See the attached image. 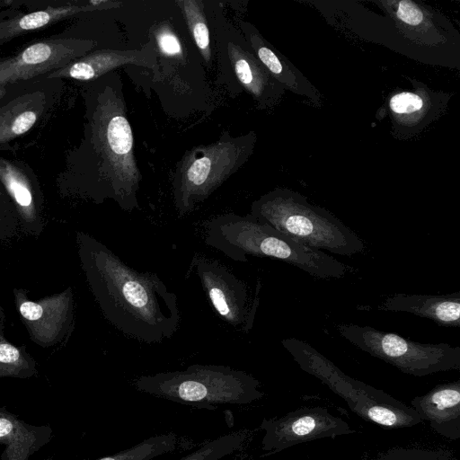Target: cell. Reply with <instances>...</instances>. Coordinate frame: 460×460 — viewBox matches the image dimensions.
<instances>
[{
    "label": "cell",
    "instance_id": "6da1fadb",
    "mask_svg": "<svg viewBox=\"0 0 460 460\" xmlns=\"http://www.w3.org/2000/svg\"><path fill=\"white\" fill-rule=\"evenodd\" d=\"M84 98V136L66 153L65 168L56 178L58 191L62 197L89 199L96 204L111 199L131 212L138 208L140 172L123 102L102 83L90 85Z\"/></svg>",
    "mask_w": 460,
    "mask_h": 460
},
{
    "label": "cell",
    "instance_id": "7a4b0ae2",
    "mask_svg": "<svg viewBox=\"0 0 460 460\" xmlns=\"http://www.w3.org/2000/svg\"><path fill=\"white\" fill-rule=\"evenodd\" d=\"M75 242L87 285L112 326L146 344L174 335L181 322L177 296L156 273L131 268L87 233L77 231Z\"/></svg>",
    "mask_w": 460,
    "mask_h": 460
},
{
    "label": "cell",
    "instance_id": "3957f363",
    "mask_svg": "<svg viewBox=\"0 0 460 460\" xmlns=\"http://www.w3.org/2000/svg\"><path fill=\"white\" fill-rule=\"evenodd\" d=\"M204 242L229 259L247 262L248 256L269 257L289 263L320 279H341L347 265L325 252L308 247L251 214L218 215L205 226Z\"/></svg>",
    "mask_w": 460,
    "mask_h": 460
},
{
    "label": "cell",
    "instance_id": "277c9868",
    "mask_svg": "<svg viewBox=\"0 0 460 460\" xmlns=\"http://www.w3.org/2000/svg\"><path fill=\"white\" fill-rule=\"evenodd\" d=\"M250 214L296 241L316 250L353 256L365 248L354 231L324 208L287 188H276L253 201Z\"/></svg>",
    "mask_w": 460,
    "mask_h": 460
},
{
    "label": "cell",
    "instance_id": "5b68a950",
    "mask_svg": "<svg viewBox=\"0 0 460 460\" xmlns=\"http://www.w3.org/2000/svg\"><path fill=\"white\" fill-rule=\"evenodd\" d=\"M134 386L156 397L208 410L218 404H247L264 396L254 376L222 365L193 364L184 370L140 376Z\"/></svg>",
    "mask_w": 460,
    "mask_h": 460
},
{
    "label": "cell",
    "instance_id": "8992f818",
    "mask_svg": "<svg viewBox=\"0 0 460 460\" xmlns=\"http://www.w3.org/2000/svg\"><path fill=\"white\" fill-rule=\"evenodd\" d=\"M281 344L302 370L325 384L365 420L386 429L409 428L422 421L413 408L380 389L347 376L305 341L288 338L283 339Z\"/></svg>",
    "mask_w": 460,
    "mask_h": 460
},
{
    "label": "cell",
    "instance_id": "52a82bcc",
    "mask_svg": "<svg viewBox=\"0 0 460 460\" xmlns=\"http://www.w3.org/2000/svg\"><path fill=\"white\" fill-rule=\"evenodd\" d=\"M256 135L223 137L186 154L172 177V195L177 215L191 213L235 172L252 154Z\"/></svg>",
    "mask_w": 460,
    "mask_h": 460
},
{
    "label": "cell",
    "instance_id": "ba28073f",
    "mask_svg": "<svg viewBox=\"0 0 460 460\" xmlns=\"http://www.w3.org/2000/svg\"><path fill=\"white\" fill-rule=\"evenodd\" d=\"M341 336L359 349L395 367L404 374L424 376L438 372L460 370V347L447 343H420L394 332L370 326L342 323Z\"/></svg>",
    "mask_w": 460,
    "mask_h": 460
},
{
    "label": "cell",
    "instance_id": "9c48e42d",
    "mask_svg": "<svg viewBox=\"0 0 460 460\" xmlns=\"http://www.w3.org/2000/svg\"><path fill=\"white\" fill-rule=\"evenodd\" d=\"M65 80L40 76L11 84L0 100V150L25 136L49 117L58 102Z\"/></svg>",
    "mask_w": 460,
    "mask_h": 460
},
{
    "label": "cell",
    "instance_id": "30bf717a",
    "mask_svg": "<svg viewBox=\"0 0 460 460\" xmlns=\"http://www.w3.org/2000/svg\"><path fill=\"white\" fill-rule=\"evenodd\" d=\"M188 271L197 274L208 301L223 321L244 333L250 332L259 292L252 296L245 282L220 261L201 254L193 256Z\"/></svg>",
    "mask_w": 460,
    "mask_h": 460
},
{
    "label": "cell",
    "instance_id": "8fae6325",
    "mask_svg": "<svg viewBox=\"0 0 460 460\" xmlns=\"http://www.w3.org/2000/svg\"><path fill=\"white\" fill-rule=\"evenodd\" d=\"M411 89L388 94L376 113L378 120L388 117L391 134L397 140L416 138L447 111L452 93L435 91L410 78Z\"/></svg>",
    "mask_w": 460,
    "mask_h": 460
},
{
    "label": "cell",
    "instance_id": "7c38bea8",
    "mask_svg": "<svg viewBox=\"0 0 460 460\" xmlns=\"http://www.w3.org/2000/svg\"><path fill=\"white\" fill-rule=\"evenodd\" d=\"M260 429L264 431L261 456L275 455L301 443L356 432L342 419L321 406L301 407L279 418H264Z\"/></svg>",
    "mask_w": 460,
    "mask_h": 460
},
{
    "label": "cell",
    "instance_id": "4fadbf2b",
    "mask_svg": "<svg viewBox=\"0 0 460 460\" xmlns=\"http://www.w3.org/2000/svg\"><path fill=\"white\" fill-rule=\"evenodd\" d=\"M96 41L53 35L16 54L0 58V86L31 80L66 66L92 52Z\"/></svg>",
    "mask_w": 460,
    "mask_h": 460
},
{
    "label": "cell",
    "instance_id": "5bb4252c",
    "mask_svg": "<svg viewBox=\"0 0 460 460\" xmlns=\"http://www.w3.org/2000/svg\"><path fill=\"white\" fill-rule=\"evenodd\" d=\"M13 300L30 339L35 344L49 348L66 340L75 325V298L72 287L43 297L31 300L29 291L13 288Z\"/></svg>",
    "mask_w": 460,
    "mask_h": 460
},
{
    "label": "cell",
    "instance_id": "9a60e30c",
    "mask_svg": "<svg viewBox=\"0 0 460 460\" xmlns=\"http://www.w3.org/2000/svg\"><path fill=\"white\" fill-rule=\"evenodd\" d=\"M394 23L398 32L410 42L424 48H438L458 34L440 12L413 0L374 2Z\"/></svg>",
    "mask_w": 460,
    "mask_h": 460
},
{
    "label": "cell",
    "instance_id": "2e32d148",
    "mask_svg": "<svg viewBox=\"0 0 460 460\" xmlns=\"http://www.w3.org/2000/svg\"><path fill=\"white\" fill-rule=\"evenodd\" d=\"M96 10L102 9L93 5L91 0H17L14 5L0 10V46L26 33Z\"/></svg>",
    "mask_w": 460,
    "mask_h": 460
},
{
    "label": "cell",
    "instance_id": "e0dca14e",
    "mask_svg": "<svg viewBox=\"0 0 460 460\" xmlns=\"http://www.w3.org/2000/svg\"><path fill=\"white\" fill-rule=\"evenodd\" d=\"M0 184L15 207L22 233L40 236L45 228L44 196L33 170L0 155Z\"/></svg>",
    "mask_w": 460,
    "mask_h": 460
},
{
    "label": "cell",
    "instance_id": "ac0fdd59",
    "mask_svg": "<svg viewBox=\"0 0 460 460\" xmlns=\"http://www.w3.org/2000/svg\"><path fill=\"white\" fill-rule=\"evenodd\" d=\"M243 26L252 53L285 91L304 97L314 106L321 108L323 95L310 80L252 24L243 23Z\"/></svg>",
    "mask_w": 460,
    "mask_h": 460
},
{
    "label": "cell",
    "instance_id": "d6986e66",
    "mask_svg": "<svg viewBox=\"0 0 460 460\" xmlns=\"http://www.w3.org/2000/svg\"><path fill=\"white\" fill-rule=\"evenodd\" d=\"M133 64L154 67L155 51L149 47L142 50H93L77 58L66 66L40 75L47 79H73L77 81H93L111 71L115 67Z\"/></svg>",
    "mask_w": 460,
    "mask_h": 460
},
{
    "label": "cell",
    "instance_id": "ffe728a7",
    "mask_svg": "<svg viewBox=\"0 0 460 460\" xmlns=\"http://www.w3.org/2000/svg\"><path fill=\"white\" fill-rule=\"evenodd\" d=\"M411 404L437 433L452 440L460 438V380L438 385L414 397Z\"/></svg>",
    "mask_w": 460,
    "mask_h": 460
},
{
    "label": "cell",
    "instance_id": "44dd1931",
    "mask_svg": "<svg viewBox=\"0 0 460 460\" xmlns=\"http://www.w3.org/2000/svg\"><path fill=\"white\" fill-rule=\"evenodd\" d=\"M228 55L235 75L257 102L259 108L277 105L285 89L272 77L255 55L239 45L228 43Z\"/></svg>",
    "mask_w": 460,
    "mask_h": 460
},
{
    "label": "cell",
    "instance_id": "7402d4cb",
    "mask_svg": "<svg viewBox=\"0 0 460 460\" xmlns=\"http://www.w3.org/2000/svg\"><path fill=\"white\" fill-rule=\"evenodd\" d=\"M376 309L410 313L442 326H460L459 291L447 295L395 294L385 299Z\"/></svg>",
    "mask_w": 460,
    "mask_h": 460
},
{
    "label": "cell",
    "instance_id": "603a6c76",
    "mask_svg": "<svg viewBox=\"0 0 460 460\" xmlns=\"http://www.w3.org/2000/svg\"><path fill=\"white\" fill-rule=\"evenodd\" d=\"M4 323L0 306V376H30L35 371V361L24 345L15 346L5 338Z\"/></svg>",
    "mask_w": 460,
    "mask_h": 460
},
{
    "label": "cell",
    "instance_id": "cb8c5ba5",
    "mask_svg": "<svg viewBox=\"0 0 460 460\" xmlns=\"http://www.w3.org/2000/svg\"><path fill=\"white\" fill-rule=\"evenodd\" d=\"M177 447L178 436L169 432L150 437L131 447L97 460H151L174 451Z\"/></svg>",
    "mask_w": 460,
    "mask_h": 460
},
{
    "label": "cell",
    "instance_id": "d4e9b609",
    "mask_svg": "<svg viewBox=\"0 0 460 460\" xmlns=\"http://www.w3.org/2000/svg\"><path fill=\"white\" fill-rule=\"evenodd\" d=\"M249 430H238L210 440L177 460H219L243 448Z\"/></svg>",
    "mask_w": 460,
    "mask_h": 460
},
{
    "label": "cell",
    "instance_id": "484cf974",
    "mask_svg": "<svg viewBox=\"0 0 460 460\" xmlns=\"http://www.w3.org/2000/svg\"><path fill=\"white\" fill-rule=\"evenodd\" d=\"M184 13L190 32L199 48L204 60L211 58L209 31L204 13L202 2L195 0L177 1Z\"/></svg>",
    "mask_w": 460,
    "mask_h": 460
},
{
    "label": "cell",
    "instance_id": "4316f807",
    "mask_svg": "<svg viewBox=\"0 0 460 460\" xmlns=\"http://www.w3.org/2000/svg\"><path fill=\"white\" fill-rule=\"evenodd\" d=\"M375 460H457L447 450L394 448Z\"/></svg>",
    "mask_w": 460,
    "mask_h": 460
},
{
    "label": "cell",
    "instance_id": "83f0119b",
    "mask_svg": "<svg viewBox=\"0 0 460 460\" xmlns=\"http://www.w3.org/2000/svg\"><path fill=\"white\" fill-rule=\"evenodd\" d=\"M155 38L160 53L164 57L183 58V49L178 36L167 25H162L155 31Z\"/></svg>",
    "mask_w": 460,
    "mask_h": 460
},
{
    "label": "cell",
    "instance_id": "f1b7e54d",
    "mask_svg": "<svg viewBox=\"0 0 460 460\" xmlns=\"http://www.w3.org/2000/svg\"><path fill=\"white\" fill-rule=\"evenodd\" d=\"M0 221L18 222V216L13 203L0 184Z\"/></svg>",
    "mask_w": 460,
    "mask_h": 460
},
{
    "label": "cell",
    "instance_id": "f546056e",
    "mask_svg": "<svg viewBox=\"0 0 460 460\" xmlns=\"http://www.w3.org/2000/svg\"><path fill=\"white\" fill-rule=\"evenodd\" d=\"M18 228V222L0 221V243L15 235Z\"/></svg>",
    "mask_w": 460,
    "mask_h": 460
},
{
    "label": "cell",
    "instance_id": "4dcf8cb0",
    "mask_svg": "<svg viewBox=\"0 0 460 460\" xmlns=\"http://www.w3.org/2000/svg\"><path fill=\"white\" fill-rule=\"evenodd\" d=\"M12 429V424L6 419L0 418V438L7 435Z\"/></svg>",
    "mask_w": 460,
    "mask_h": 460
},
{
    "label": "cell",
    "instance_id": "1f68e13d",
    "mask_svg": "<svg viewBox=\"0 0 460 460\" xmlns=\"http://www.w3.org/2000/svg\"><path fill=\"white\" fill-rule=\"evenodd\" d=\"M17 0H0V10L9 8L16 4Z\"/></svg>",
    "mask_w": 460,
    "mask_h": 460
},
{
    "label": "cell",
    "instance_id": "d6a6232c",
    "mask_svg": "<svg viewBox=\"0 0 460 460\" xmlns=\"http://www.w3.org/2000/svg\"><path fill=\"white\" fill-rule=\"evenodd\" d=\"M239 460H250V459H249V458H247V457H242V458H241V459H239Z\"/></svg>",
    "mask_w": 460,
    "mask_h": 460
}]
</instances>
